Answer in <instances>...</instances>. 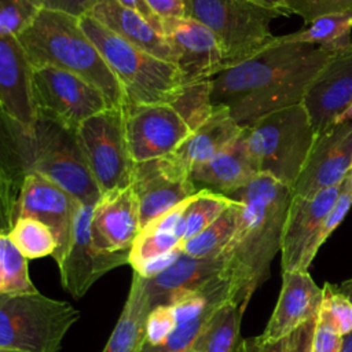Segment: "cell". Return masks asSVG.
Returning a JSON list of instances; mask_svg holds the SVG:
<instances>
[{
  "label": "cell",
  "instance_id": "2",
  "mask_svg": "<svg viewBox=\"0 0 352 352\" xmlns=\"http://www.w3.org/2000/svg\"><path fill=\"white\" fill-rule=\"evenodd\" d=\"M241 204L235 234L223 252V275L231 301L245 308L256 289L268 279L270 265L280 250L292 190L276 179L257 173L228 195Z\"/></svg>",
  "mask_w": 352,
  "mask_h": 352
},
{
  "label": "cell",
  "instance_id": "23",
  "mask_svg": "<svg viewBox=\"0 0 352 352\" xmlns=\"http://www.w3.org/2000/svg\"><path fill=\"white\" fill-rule=\"evenodd\" d=\"M322 304V289L308 271L283 272L282 289L272 315L258 336L264 342L278 341L307 320L318 316Z\"/></svg>",
  "mask_w": 352,
  "mask_h": 352
},
{
  "label": "cell",
  "instance_id": "25",
  "mask_svg": "<svg viewBox=\"0 0 352 352\" xmlns=\"http://www.w3.org/2000/svg\"><path fill=\"white\" fill-rule=\"evenodd\" d=\"M256 175L245 147L243 132L220 153L190 169V179L197 190L205 188L226 197L248 184Z\"/></svg>",
  "mask_w": 352,
  "mask_h": 352
},
{
  "label": "cell",
  "instance_id": "33",
  "mask_svg": "<svg viewBox=\"0 0 352 352\" xmlns=\"http://www.w3.org/2000/svg\"><path fill=\"white\" fill-rule=\"evenodd\" d=\"M8 236L28 260L52 256L56 250L51 228L33 217H18Z\"/></svg>",
  "mask_w": 352,
  "mask_h": 352
},
{
  "label": "cell",
  "instance_id": "5",
  "mask_svg": "<svg viewBox=\"0 0 352 352\" xmlns=\"http://www.w3.org/2000/svg\"><path fill=\"white\" fill-rule=\"evenodd\" d=\"M80 25L121 84L129 103L170 104L183 89V77L173 63L129 44L91 15L81 16Z\"/></svg>",
  "mask_w": 352,
  "mask_h": 352
},
{
  "label": "cell",
  "instance_id": "28",
  "mask_svg": "<svg viewBox=\"0 0 352 352\" xmlns=\"http://www.w3.org/2000/svg\"><path fill=\"white\" fill-rule=\"evenodd\" d=\"M242 315L243 311L234 301L223 302L206 322L192 349L197 352H236L241 344Z\"/></svg>",
  "mask_w": 352,
  "mask_h": 352
},
{
  "label": "cell",
  "instance_id": "45",
  "mask_svg": "<svg viewBox=\"0 0 352 352\" xmlns=\"http://www.w3.org/2000/svg\"><path fill=\"white\" fill-rule=\"evenodd\" d=\"M116 1H118L120 4H122V6H125V7L131 8V10L138 11L139 14H142L158 32L162 33V21L158 19V18L153 14V11L150 10V7L146 4L144 0H116ZM162 34H164V33H162Z\"/></svg>",
  "mask_w": 352,
  "mask_h": 352
},
{
  "label": "cell",
  "instance_id": "24",
  "mask_svg": "<svg viewBox=\"0 0 352 352\" xmlns=\"http://www.w3.org/2000/svg\"><path fill=\"white\" fill-rule=\"evenodd\" d=\"M88 15L129 44L175 65V54L166 37L138 11L116 0H98Z\"/></svg>",
  "mask_w": 352,
  "mask_h": 352
},
{
  "label": "cell",
  "instance_id": "12",
  "mask_svg": "<svg viewBox=\"0 0 352 352\" xmlns=\"http://www.w3.org/2000/svg\"><path fill=\"white\" fill-rule=\"evenodd\" d=\"M128 150L133 162L173 154L191 135L169 104L126 103L122 107Z\"/></svg>",
  "mask_w": 352,
  "mask_h": 352
},
{
  "label": "cell",
  "instance_id": "13",
  "mask_svg": "<svg viewBox=\"0 0 352 352\" xmlns=\"http://www.w3.org/2000/svg\"><path fill=\"white\" fill-rule=\"evenodd\" d=\"M92 210V205H78L70 246L58 263L60 283L74 298H81L100 276L129 260V252H103L95 246L91 235Z\"/></svg>",
  "mask_w": 352,
  "mask_h": 352
},
{
  "label": "cell",
  "instance_id": "36",
  "mask_svg": "<svg viewBox=\"0 0 352 352\" xmlns=\"http://www.w3.org/2000/svg\"><path fill=\"white\" fill-rule=\"evenodd\" d=\"M351 206H352V170L348 173V176L342 182L338 197L336 198L331 209L326 214V217L316 234V238H315V241L309 249V254H308L309 263H312L314 257L316 256V253H318L319 248L323 245V242H326V239L330 236V234L345 219Z\"/></svg>",
  "mask_w": 352,
  "mask_h": 352
},
{
  "label": "cell",
  "instance_id": "43",
  "mask_svg": "<svg viewBox=\"0 0 352 352\" xmlns=\"http://www.w3.org/2000/svg\"><path fill=\"white\" fill-rule=\"evenodd\" d=\"M98 0H43V10L63 12L76 18L91 14Z\"/></svg>",
  "mask_w": 352,
  "mask_h": 352
},
{
  "label": "cell",
  "instance_id": "7",
  "mask_svg": "<svg viewBox=\"0 0 352 352\" xmlns=\"http://www.w3.org/2000/svg\"><path fill=\"white\" fill-rule=\"evenodd\" d=\"M186 18L205 25L216 37L224 69L245 62L276 41L271 22L289 16L282 10L252 0H183Z\"/></svg>",
  "mask_w": 352,
  "mask_h": 352
},
{
  "label": "cell",
  "instance_id": "38",
  "mask_svg": "<svg viewBox=\"0 0 352 352\" xmlns=\"http://www.w3.org/2000/svg\"><path fill=\"white\" fill-rule=\"evenodd\" d=\"M320 308L327 312L341 336L352 331V302L341 294L334 285L324 283Z\"/></svg>",
  "mask_w": 352,
  "mask_h": 352
},
{
  "label": "cell",
  "instance_id": "52",
  "mask_svg": "<svg viewBox=\"0 0 352 352\" xmlns=\"http://www.w3.org/2000/svg\"><path fill=\"white\" fill-rule=\"evenodd\" d=\"M183 352H197L195 349H192V348H190V349H187V351H183Z\"/></svg>",
  "mask_w": 352,
  "mask_h": 352
},
{
  "label": "cell",
  "instance_id": "16",
  "mask_svg": "<svg viewBox=\"0 0 352 352\" xmlns=\"http://www.w3.org/2000/svg\"><path fill=\"white\" fill-rule=\"evenodd\" d=\"M352 170V122L336 124L315 138L292 195L311 197L340 186Z\"/></svg>",
  "mask_w": 352,
  "mask_h": 352
},
{
  "label": "cell",
  "instance_id": "29",
  "mask_svg": "<svg viewBox=\"0 0 352 352\" xmlns=\"http://www.w3.org/2000/svg\"><path fill=\"white\" fill-rule=\"evenodd\" d=\"M352 8L324 15L311 22L307 28L283 34L282 38L296 43H307L338 52L352 45Z\"/></svg>",
  "mask_w": 352,
  "mask_h": 352
},
{
  "label": "cell",
  "instance_id": "21",
  "mask_svg": "<svg viewBox=\"0 0 352 352\" xmlns=\"http://www.w3.org/2000/svg\"><path fill=\"white\" fill-rule=\"evenodd\" d=\"M224 257H192L177 249L172 261L160 271L143 276L151 308L170 304L176 297L197 290L223 274Z\"/></svg>",
  "mask_w": 352,
  "mask_h": 352
},
{
  "label": "cell",
  "instance_id": "48",
  "mask_svg": "<svg viewBox=\"0 0 352 352\" xmlns=\"http://www.w3.org/2000/svg\"><path fill=\"white\" fill-rule=\"evenodd\" d=\"M252 1H256V3H260V4H264V6H270V7L282 10L283 12L290 15V12L287 11V8L285 6V0H252Z\"/></svg>",
  "mask_w": 352,
  "mask_h": 352
},
{
  "label": "cell",
  "instance_id": "51",
  "mask_svg": "<svg viewBox=\"0 0 352 352\" xmlns=\"http://www.w3.org/2000/svg\"><path fill=\"white\" fill-rule=\"evenodd\" d=\"M0 352H21V351H15V349H7V348H0Z\"/></svg>",
  "mask_w": 352,
  "mask_h": 352
},
{
  "label": "cell",
  "instance_id": "22",
  "mask_svg": "<svg viewBox=\"0 0 352 352\" xmlns=\"http://www.w3.org/2000/svg\"><path fill=\"white\" fill-rule=\"evenodd\" d=\"M190 198L150 221L139 231L131 246L128 260L135 272L148 276L172 261L183 242V214Z\"/></svg>",
  "mask_w": 352,
  "mask_h": 352
},
{
  "label": "cell",
  "instance_id": "11",
  "mask_svg": "<svg viewBox=\"0 0 352 352\" xmlns=\"http://www.w3.org/2000/svg\"><path fill=\"white\" fill-rule=\"evenodd\" d=\"M131 187L139 202L140 230L198 191L175 153L135 162Z\"/></svg>",
  "mask_w": 352,
  "mask_h": 352
},
{
  "label": "cell",
  "instance_id": "20",
  "mask_svg": "<svg viewBox=\"0 0 352 352\" xmlns=\"http://www.w3.org/2000/svg\"><path fill=\"white\" fill-rule=\"evenodd\" d=\"M139 231V202L133 188L102 194L91 217L95 246L103 252H129Z\"/></svg>",
  "mask_w": 352,
  "mask_h": 352
},
{
  "label": "cell",
  "instance_id": "3",
  "mask_svg": "<svg viewBox=\"0 0 352 352\" xmlns=\"http://www.w3.org/2000/svg\"><path fill=\"white\" fill-rule=\"evenodd\" d=\"M16 38L30 66L50 65L70 72L96 87L110 107L126 104L121 84L82 30L80 18L41 10Z\"/></svg>",
  "mask_w": 352,
  "mask_h": 352
},
{
  "label": "cell",
  "instance_id": "46",
  "mask_svg": "<svg viewBox=\"0 0 352 352\" xmlns=\"http://www.w3.org/2000/svg\"><path fill=\"white\" fill-rule=\"evenodd\" d=\"M236 352H261V344L258 337L242 340Z\"/></svg>",
  "mask_w": 352,
  "mask_h": 352
},
{
  "label": "cell",
  "instance_id": "41",
  "mask_svg": "<svg viewBox=\"0 0 352 352\" xmlns=\"http://www.w3.org/2000/svg\"><path fill=\"white\" fill-rule=\"evenodd\" d=\"M316 318L318 316L307 320L294 331L278 341L264 342L257 336L261 344V352H311Z\"/></svg>",
  "mask_w": 352,
  "mask_h": 352
},
{
  "label": "cell",
  "instance_id": "42",
  "mask_svg": "<svg viewBox=\"0 0 352 352\" xmlns=\"http://www.w3.org/2000/svg\"><path fill=\"white\" fill-rule=\"evenodd\" d=\"M342 336L337 331L327 312L319 308L311 352H340Z\"/></svg>",
  "mask_w": 352,
  "mask_h": 352
},
{
  "label": "cell",
  "instance_id": "34",
  "mask_svg": "<svg viewBox=\"0 0 352 352\" xmlns=\"http://www.w3.org/2000/svg\"><path fill=\"white\" fill-rule=\"evenodd\" d=\"M210 80L184 84L180 94L169 104L194 132L202 125L213 111L210 99Z\"/></svg>",
  "mask_w": 352,
  "mask_h": 352
},
{
  "label": "cell",
  "instance_id": "27",
  "mask_svg": "<svg viewBox=\"0 0 352 352\" xmlns=\"http://www.w3.org/2000/svg\"><path fill=\"white\" fill-rule=\"evenodd\" d=\"M150 309L151 305L144 292V278L133 271L122 312L102 352H142Z\"/></svg>",
  "mask_w": 352,
  "mask_h": 352
},
{
  "label": "cell",
  "instance_id": "35",
  "mask_svg": "<svg viewBox=\"0 0 352 352\" xmlns=\"http://www.w3.org/2000/svg\"><path fill=\"white\" fill-rule=\"evenodd\" d=\"M41 10V0H0V34L16 38Z\"/></svg>",
  "mask_w": 352,
  "mask_h": 352
},
{
  "label": "cell",
  "instance_id": "6",
  "mask_svg": "<svg viewBox=\"0 0 352 352\" xmlns=\"http://www.w3.org/2000/svg\"><path fill=\"white\" fill-rule=\"evenodd\" d=\"M243 140L257 173L293 188L315 140L302 102L271 111L243 128Z\"/></svg>",
  "mask_w": 352,
  "mask_h": 352
},
{
  "label": "cell",
  "instance_id": "10",
  "mask_svg": "<svg viewBox=\"0 0 352 352\" xmlns=\"http://www.w3.org/2000/svg\"><path fill=\"white\" fill-rule=\"evenodd\" d=\"M76 133L102 194L131 186L135 162L128 150L122 109L109 107L89 117Z\"/></svg>",
  "mask_w": 352,
  "mask_h": 352
},
{
  "label": "cell",
  "instance_id": "18",
  "mask_svg": "<svg viewBox=\"0 0 352 352\" xmlns=\"http://www.w3.org/2000/svg\"><path fill=\"white\" fill-rule=\"evenodd\" d=\"M341 184L318 191L311 197L292 195L280 245L283 272L308 271L309 249L338 197Z\"/></svg>",
  "mask_w": 352,
  "mask_h": 352
},
{
  "label": "cell",
  "instance_id": "39",
  "mask_svg": "<svg viewBox=\"0 0 352 352\" xmlns=\"http://www.w3.org/2000/svg\"><path fill=\"white\" fill-rule=\"evenodd\" d=\"M285 6L290 14H297L309 25L324 15L351 10L352 0H285Z\"/></svg>",
  "mask_w": 352,
  "mask_h": 352
},
{
  "label": "cell",
  "instance_id": "32",
  "mask_svg": "<svg viewBox=\"0 0 352 352\" xmlns=\"http://www.w3.org/2000/svg\"><path fill=\"white\" fill-rule=\"evenodd\" d=\"M234 199L210 191V190H198L191 198L184 210V236L183 242L195 236L210 226L231 204Z\"/></svg>",
  "mask_w": 352,
  "mask_h": 352
},
{
  "label": "cell",
  "instance_id": "40",
  "mask_svg": "<svg viewBox=\"0 0 352 352\" xmlns=\"http://www.w3.org/2000/svg\"><path fill=\"white\" fill-rule=\"evenodd\" d=\"M176 327V315L170 304H160L150 309L146 320L144 345L157 346L165 342Z\"/></svg>",
  "mask_w": 352,
  "mask_h": 352
},
{
  "label": "cell",
  "instance_id": "14",
  "mask_svg": "<svg viewBox=\"0 0 352 352\" xmlns=\"http://www.w3.org/2000/svg\"><path fill=\"white\" fill-rule=\"evenodd\" d=\"M78 205L77 199L50 179L38 173H25L21 180L16 219L33 217L51 228L56 241L52 257L58 264L70 246Z\"/></svg>",
  "mask_w": 352,
  "mask_h": 352
},
{
  "label": "cell",
  "instance_id": "37",
  "mask_svg": "<svg viewBox=\"0 0 352 352\" xmlns=\"http://www.w3.org/2000/svg\"><path fill=\"white\" fill-rule=\"evenodd\" d=\"M19 191L21 183L16 184L10 169L0 161V234H8L16 220Z\"/></svg>",
  "mask_w": 352,
  "mask_h": 352
},
{
  "label": "cell",
  "instance_id": "47",
  "mask_svg": "<svg viewBox=\"0 0 352 352\" xmlns=\"http://www.w3.org/2000/svg\"><path fill=\"white\" fill-rule=\"evenodd\" d=\"M336 289H337L341 294H344V296L352 302V278L348 279V280L341 282L340 285L336 286Z\"/></svg>",
  "mask_w": 352,
  "mask_h": 352
},
{
  "label": "cell",
  "instance_id": "50",
  "mask_svg": "<svg viewBox=\"0 0 352 352\" xmlns=\"http://www.w3.org/2000/svg\"><path fill=\"white\" fill-rule=\"evenodd\" d=\"M340 352H352V331L342 336V344Z\"/></svg>",
  "mask_w": 352,
  "mask_h": 352
},
{
  "label": "cell",
  "instance_id": "31",
  "mask_svg": "<svg viewBox=\"0 0 352 352\" xmlns=\"http://www.w3.org/2000/svg\"><path fill=\"white\" fill-rule=\"evenodd\" d=\"M37 292L29 275L28 258L16 249L8 234H0V296Z\"/></svg>",
  "mask_w": 352,
  "mask_h": 352
},
{
  "label": "cell",
  "instance_id": "4",
  "mask_svg": "<svg viewBox=\"0 0 352 352\" xmlns=\"http://www.w3.org/2000/svg\"><path fill=\"white\" fill-rule=\"evenodd\" d=\"M16 157L25 173H38L82 205L95 206L102 191L87 164L76 131L37 118L33 138L10 129Z\"/></svg>",
  "mask_w": 352,
  "mask_h": 352
},
{
  "label": "cell",
  "instance_id": "8",
  "mask_svg": "<svg viewBox=\"0 0 352 352\" xmlns=\"http://www.w3.org/2000/svg\"><path fill=\"white\" fill-rule=\"evenodd\" d=\"M80 319L70 302L40 292L0 296V348L21 352H60L69 329Z\"/></svg>",
  "mask_w": 352,
  "mask_h": 352
},
{
  "label": "cell",
  "instance_id": "44",
  "mask_svg": "<svg viewBox=\"0 0 352 352\" xmlns=\"http://www.w3.org/2000/svg\"><path fill=\"white\" fill-rule=\"evenodd\" d=\"M153 14L164 21L169 18H184L186 7L183 0H144Z\"/></svg>",
  "mask_w": 352,
  "mask_h": 352
},
{
  "label": "cell",
  "instance_id": "15",
  "mask_svg": "<svg viewBox=\"0 0 352 352\" xmlns=\"http://www.w3.org/2000/svg\"><path fill=\"white\" fill-rule=\"evenodd\" d=\"M30 72L18 38L0 34V117L28 138L34 136L37 124Z\"/></svg>",
  "mask_w": 352,
  "mask_h": 352
},
{
  "label": "cell",
  "instance_id": "30",
  "mask_svg": "<svg viewBox=\"0 0 352 352\" xmlns=\"http://www.w3.org/2000/svg\"><path fill=\"white\" fill-rule=\"evenodd\" d=\"M241 204L234 201L210 226L180 243V250L192 257L221 256L231 242L238 223Z\"/></svg>",
  "mask_w": 352,
  "mask_h": 352
},
{
  "label": "cell",
  "instance_id": "49",
  "mask_svg": "<svg viewBox=\"0 0 352 352\" xmlns=\"http://www.w3.org/2000/svg\"><path fill=\"white\" fill-rule=\"evenodd\" d=\"M342 122H352V102L340 113V116L336 120V124H342Z\"/></svg>",
  "mask_w": 352,
  "mask_h": 352
},
{
  "label": "cell",
  "instance_id": "1",
  "mask_svg": "<svg viewBox=\"0 0 352 352\" xmlns=\"http://www.w3.org/2000/svg\"><path fill=\"white\" fill-rule=\"evenodd\" d=\"M334 54L319 45L276 36V41L265 50L210 78L212 104L227 107L245 128L271 111L301 103L308 87Z\"/></svg>",
  "mask_w": 352,
  "mask_h": 352
},
{
  "label": "cell",
  "instance_id": "9",
  "mask_svg": "<svg viewBox=\"0 0 352 352\" xmlns=\"http://www.w3.org/2000/svg\"><path fill=\"white\" fill-rule=\"evenodd\" d=\"M30 69L37 118L77 131L85 120L110 107L96 87L70 72L50 65Z\"/></svg>",
  "mask_w": 352,
  "mask_h": 352
},
{
  "label": "cell",
  "instance_id": "17",
  "mask_svg": "<svg viewBox=\"0 0 352 352\" xmlns=\"http://www.w3.org/2000/svg\"><path fill=\"white\" fill-rule=\"evenodd\" d=\"M162 33L175 54V66L184 84L210 80L224 70L221 48L213 33L191 18L162 21Z\"/></svg>",
  "mask_w": 352,
  "mask_h": 352
},
{
  "label": "cell",
  "instance_id": "19",
  "mask_svg": "<svg viewBox=\"0 0 352 352\" xmlns=\"http://www.w3.org/2000/svg\"><path fill=\"white\" fill-rule=\"evenodd\" d=\"M352 102V45L338 51L308 87L302 104L308 111L315 138L334 124Z\"/></svg>",
  "mask_w": 352,
  "mask_h": 352
},
{
  "label": "cell",
  "instance_id": "26",
  "mask_svg": "<svg viewBox=\"0 0 352 352\" xmlns=\"http://www.w3.org/2000/svg\"><path fill=\"white\" fill-rule=\"evenodd\" d=\"M242 132L243 128L231 117L227 107L213 106L209 118L191 132L175 151V155L190 170L194 165L205 162L220 153Z\"/></svg>",
  "mask_w": 352,
  "mask_h": 352
}]
</instances>
